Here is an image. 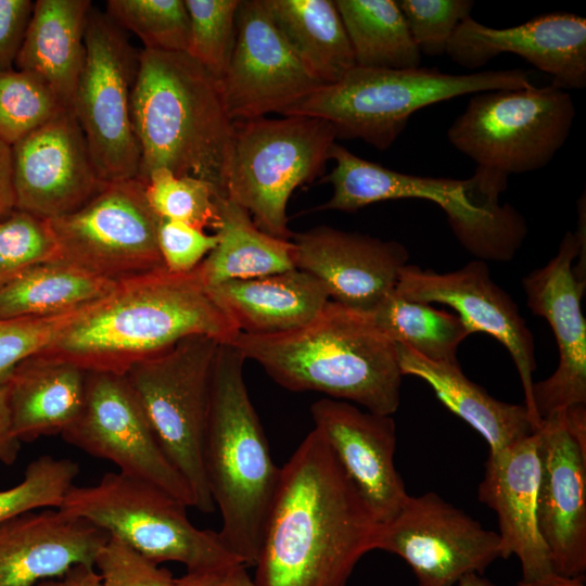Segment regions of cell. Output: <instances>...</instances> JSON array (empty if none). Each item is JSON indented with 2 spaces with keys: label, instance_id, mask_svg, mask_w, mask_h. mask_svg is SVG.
I'll return each instance as SVG.
<instances>
[{
  "label": "cell",
  "instance_id": "6da1fadb",
  "mask_svg": "<svg viewBox=\"0 0 586 586\" xmlns=\"http://www.w3.org/2000/svg\"><path fill=\"white\" fill-rule=\"evenodd\" d=\"M373 512L314 429L280 468L255 586H346L373 550Z\"/></svg>",
  "mask_w": 586,
  "mask_h": 586
},
{
  "label": "cell",
  "instance_id": "7a4b0ae2",
  "mask_svg": "<svg viewBox=\"0 0 586 586\" xmlns=\"http://www.w3.org/2000/svg\"><path fill=\"white\" fill-rule=\"evenodd\" d=\"M200 265L188 272L162 267L116 282L31 357L125 375L189 336L231 344L240 331L212 297Z\"/></svg>",
  "mask_w": 586,
  "mask_h": 586
},
{
  "label": "cell",
  "instance_id": "3957f363",
  "mask_svg": "<svg viewBox=\"0 0 586 586\" xmlns=\"http://www.w3.org/2000/svg\"><path fill=\"white\" fill-rule=\"evenodd\" d=\"M231 345L282 387L320 392L392 416L403 374L396 345L370 315L329 301L307 324L277 334L240 332Z\"/></svg>",
  "mask_w": 586,
  "mask_h": 586
},
{
  "label": "cell",
  "instance_id": "277c9868",
  "mask_svg": "<svg viewBox=\"0 0 586 586\" xmlns=\"http://www.w3.org/2000/svg\"><path fill=\"white\" fill-rule=\"evenodd\" d=\"M138 179L156 169L211 183L226 196L234 124L220 82L186 52L142 49L131 93Z\"/></svg>",
  "mask_w": 586,
  "mask_h": 586
},
{
  "label": "cell",
  "instance_id": "5b68a950",
  "mask_svg": "<svg viewBox=\"0 0 586 586\" xmlns=\"http://www.w3.org/2000/svg\"><path fill=\"white\" fill-rule=\"evenodd\" d=\"M244 357L221 343L215 359L203 466L209 494L219 509L217 532L226 548L255 566L280 468L244 382Z\"/></svg>",
  "mask_w": 586,
  "mask_h": 586
},
{
  "label": "cell",
  "instance_id": "8992f818",
  "mask_svg": "<svg viewBox=\"0 0 586 586\" xmlns=\"http://www.w3.org/2000/svg\"><path fill=\"white\" fill-rule=\"evenodd\" d=\"M523 69L448 74L436 68H366L355 66L339 81L324 85L285 115L321 118L337 138L361 139L378 150L388 149L411 115L456 97L531 86Z\"/></svg>",
  "mask_w": 586,
  "mask_h": 586
},
{
  "label": "cell",
  "instance_id": "52a82bcc",
  "mask_svg": "<svg viewBox=\"0 0 586 586\" xmlns=\"http://www.w3.org/2000/svg\"><path fill=\"white\" fill-rule=\"evenodd\" d=\"M233 124L226 196L245 208L262 231L291 240L289 199L323 173L336 131L328 122L304 115Z\"/></svg>",
  "mask_w": 586,
  "mask_h": 586
},
{
  "label": "cell",
  "instance_id": "ba28073f",
  "mask_svg": "<svg viewBox=\"0 0 586 586\" xmlns=\"http://www.w3.org/2000/svg\"><path fill=\"white\" fill-rule=\"evenodd\" d=\"M220 344L205 335L189 336L135 364L125 374L165 455L188 484L193 508L203 513L215 509L203 447Z\"/></svg>",
  "mask_w": 586,
  "mask_h": 586
},
{
  "label": "cell",
  "instance_id": "9c48e42d",
  "mask_svg": "<svg viewBox=\"0 0 586 586\" xmlns=\"http://www.w3.org/2000/svg\"><path fill=\"white\" fill-rule=\"evenodd\" d=\"M187 508L161 488L119 472H107L92 485H74L59 507L157 564L175 561L200 570L241 562L217 532L196 527Z\"/></svg>",
  "mask_w": 586,
  "mask_h": 586
},
{
  "label": "cell",
  "instance_id": "30bf717a",
  "mask_svg": "<svg viewBox=\"0 0 586 586\" xmlns=\"http://www.w3.org/2000/svg\"><path fill=\"white\" fill-rule=\"evenodd\" d=\"M575 118L571 94L551 84L476 93L447 130L450 144L476 167L507 175L547 166Z\"/></svg>",
  "mask_w": 586,
  "mask_h": 586
},
{
  "label": "cell",
  "instance_id": "8fae6325",
  "mask_svg": "<svg viewBox=\"0 0 586 586\" xmlns=\"http://www.w3.org/2000/svg\"><path fill=\"white\" fill-rule=\"evenodd\" d=\"M139 53L125 30L106 13L91 8L73 111L105 182L139 176L140 148L131 114Z\"/></svg>",
  "mask_w": 586,
  "mask_h": 586
},
{
  "label": "cell",
  "instance_id": "7c38bea8",
  "mask_svg": "<svg viewBox=\"0 0 586 586\" xmlns=\"http://www.w3.org/2000/svg\"><path fill=\"white\" fill-rule=\"evenodd\" d=\"M158 221L138 178L109 182L77 211L49 219L59 260L112 282L164 267Z\"/></svg>",
  "mask_w": 586,
  "mask_h": 586
},
{
  "label": "cell",
  "instance_id": "4fadbf2b",
  "mask_svg": "<svg viewBox=\"0 0 586 586\" xmlns=\"http://www.w3.org/2000/svg\"><path fill=\"white\" fill-rule=\"evenodd\" d=\"M374 549L404 559L417 586H457L501 558L498 533L434 492L409 495L393 519L379 524Z\"/></svg>",
  "mask_w": 586,
  "mask_h": 586
},
{
  "label": "cell",
  "instance_id": "5bb4252c",
  "mask_svg": "<svg viewBox=\"0 0 586 586\" xmlns=\"http://www.w3.org/2000/svg\"><path fill=\"white\" fill-rule=\"evenodd\" d=\"M61 435L82 451L114 463L119 473L194 506L188 484L165 455L125 375L87 372L82 408Z\"/></svg>",
  "mask_w": 586,
  "mask_h": 586
},
{
  "label": "cell",
  "instance_id": "9a60e30c",
  "mask_svg": "<svg viewBox=\"0 0 586 586\" xmlns=\"http://www.w3.org/2000/svg\"><path fill=\"white\" fill-rule=\"evenodd\" d=\"M577 208V231H566L557 254L523 279L527 306L550 324L559 351L555 372L533 383V405L540 421L586 405V320L582 311L586 280L574 271V260H585L584 198H579Z\"/></svg>",
  "mask_w": 586,
  "mask_h": 586
},
{
  "label": "cell",
  "instance_id": "2e32d148",
  "mask_svg": "<svg viewBox=\"0 0 586 586\" xmlns=\"http://www.w3.org/2000/svg\"><path fill=\"white\" fill-rule=\"evenodd\" d=\"M220 88L233 122L285 115L322 85L293 53L264 0H241Z\"/></svg>",
  "mask_w": 586,
  "mask_h": 586
},
{
  "label": "cell",
  "instance_id": "e0dca14e",
  "mask_svg": "<svg viewBox=\"0 0 586 586\" xmlns=\"http://www.w3.org/2000/svg\"><path fill=\"white\" fill-rule=\"evenodd\" d=\"M395 291L410 301L445 304L457 311L470 334L485 332L499 341L517 367L534 431L540 428L532 397L536 368L533 335L514 301L492 280L485 262L472 260L443 273L407 264Z\"/></svg>",
  "mask_w": 586,
  "mask_h": 586
},
{
  "label": "cell",
  "instance_id": "ac0fdd59",
  "mask_svg": "<svg viewBox=\"0 0 586 586\" xmlns=\"http://www.w3.org/2000/svg\"><path fill=\"white\" fill-rule=\"evenodd\" d=\"M12 155L15 208L43 219L77 211L109 183L71 109L13 144Z\"/></svg>",
  "mask_w": 586,
  "mask_h": 586
},
{
  "label": "cell",
  "instance_id": "d6986e66",
  "mask_svg": "<svg viewBox=\"0 0 586 586\" xmlns=\"http://www.w3.org/2000/svg\"><path fill=\"white\" fill-rule=\"evenodd\" d=\"M295 266L315 277L330 301L370 315L396 286L409 252L399 242L320 226L293 233Z\"/></svg>",
  "mask_w": 586,
  "mask_h": 586
},
{
  "label": "cell",
  "instance_id": "ffe728a7",
  "mask_svg": "<svg viewBox=\"0 0 586 586\" xmlns=\"http://www.w3.org/2000/svg\"><path fill=\"white\" fill-rule=\"evenodd\" d=\"M501 53L523 58L563 89L586 87V20L550 12L509 28H493L471 16L451 37L446 54L458 65L476 69Z\"/></svg>",
  "mask_w": 586,
  "mask_h": 586
},
{
  "label": "cell",
  "instance_id": "44dd1931",
  "mask_svg": "<svg viewBox=\"0 0 586 586\" xmlns=\"http://www.w3.org/2000/svg\"><path fill=\"white\" fill-rule=\"evenodd\" d=\"M536 431L539 531L553 572L582 576L586 572V447L570 433L563 411L543 420Z\"/></svg>",
  "mask_w": 586,
  "mask_h": 586
},
{
  "label": "cell",
  "instance_id": "7402d4cb",
  "mask_svg": "<svg viewBox=\"0 0 586 586\" xmlns=\"http://www.w3.org/2000/svg\"><path fill=\"white\" fill-rule=\"evenodd\" d=\"M310 412L314 429L329 445L378 522L393 519L409 496L394 463L393 418L332 398L315 402Z\"/></svg>",
  "mask_w": 586,
  "mask_h": 586
},
{
  "label": "cell",
  "instance_id": "603a6c76",
  "mask_svg": "<svg viewBox=\"0 0 586 586\" xmlns=\"http://www.w3.org/2000/svg\"><path fill=\"white\" fill-rule=\"evenodd\" d=\"M539 436L534 431L512 445L488 454L479 500L497 515L501 558L515 556L522 578L553 572L538 526Z\"/></svg>",
  "mask_w": 586,
  "mask_h": 586
},
{
  "label": "cell",
  "instance_id": "cb8c5ba5",
  "mask_svg": "<svg viewBox=\"0 0 586 586\" xmlns=\"http://www.w3.org/2000/svg\"><path fill=\"white\" fill-rule=\"evenodd\" d=\"M109 537L59 508L17 515L0 525V586H37L76 565H94Z\"/></svg>",
  "mask_w": 586,
  "mask_h": 586
},
{
  "label": "cell",
  "instance_id": "d4e9b609",
  "mask_svg": "<svg viewBox=\"0 0 586 586\" xmlns=\"http://www.w3.org/2000/svg\"><path fill=\"white\" fill-rule=\"evenodd\" d=\"M240 332L277 334L313 321L329 303L323 285L297 268L207 286Z\"/></svg>",
  "mask_w": 586,
  "mask_h": 586
},
{
  "label": "cell",
  "instance_id": "484cf974",
  "mask_svg": "<svg viewBox=\"0 0 586 586\" xmlns=\"http://www.w3.org/2000/svg\"><path fill=\"white\" fill-rule=\"evenodd\" d=\"M89 0H37L15 61L18 71L40 78L73 110L85 61Z\"/></svg>",
  "mask_w": 586,
  "mask_h": 586
},
{
  "label": "cell",
  "instance_id": "4316f807",
  "mask_svg": "<svg viewBox=\"0 0 586 586\" xmlns=\"http://www.w3.org/2000/svg\"><path fill=\"white\" fill-rule=\"evenodd\" d=\"M395 345L402 374L415 375L426 382L450 411L483 436L491 453L501 450L534 432L524 404H509L494 398L463 374L459 362H435L406 345Z\"/></svg>",
  "mask_w": 586,
  "mask_h": 586
},
{
  "label": "cell",
  "instance_id": "83f0119b",
  "mask_svg": "<svg viewBox=\"0 0 586 586\" xmlns=\"http://www.w3.org/2000/svg\"><path fill=\"white\" fill-rule=\"evenodd\" d=\"M86 374L66 362L22 361L7 381L14 436L22 443L62 434L82 408Z\"/></svg>",
  "mask_w": 586,
  "mask_h": 586
},
{
  "label": "cell",
  "instance_id": "f1b7e54d",
  "mask_svg": "<svg viewBox=\"0 0 586 586\" xmlns=\"http://www.w3.org/2000/svg\"><path fill=\"white\" fill-rule=\"evenodd\" d=\"M217 207L218 242L200 265L207 286L296 268L292 240L262 231L249 212L227 196L217 198Z\"/></svg>",
  "mask_w": 586,
  "mask_h": 586
},
{
  "label": "cell",
  "instance_id": "f546056e",
  "mask_svg": "<svg viewBox=\"0 0 586 586\" xmlns=\"http://www.w3.org/2000/svg\"><path fill=\"white\" fill-rule=\"evenodd\" d=\"M264 3L293 53L322 86L339 81L356 66L334 1L264 0Z\"/></svg>",
  "mask_w": 586,
  "mask_h": 586
},
{
  "label": "cell",
  "instance_id": "4dcf8cb0",
  "mask_svg": "<svg viewBox=\"0 0 586 586\" xmlns=\"http://www.w3.org/2000/svg\"><path fill=\"white\" fill-rule=\"evenodd\" d=\"M115 284L59 259L39 263L0 284V319L62 314L102 298Z\"/></svg>",
  "mask_w": 586,
  "mask_h": 586
},
{
  "label": "cell",
  "instance_id": "1f68e13d",
  "mask_svg": "<svg viewBox=\"0 0 586 586\" xmlns=\"http://www.w3.org/2000/svg\"><path fill=\"white\" fill-rule=\"evenodd\" d=\"M356 66L418 68L421 52L415 43L397 1L336 0Z\"/></svg>",
  "mask_w": 586,
  "mask_h": 586
},
{
  "label": "cell",
  "instance_id": "d6a6232c",
  "mask_svg": "<svg viewBox=\"0 0 586 586\" xmlns=\"http://www.w3.org/2000/svg\"><path fill=\"white\" fill-rule=\"evenodd\" d=\"M370 317L391 341L435 362L457 364L458 347L470 335L458 315L407 300L395 289Z\"/></svg>",
  "mask_w": 586,
  "mask_h": 586
},
{
  "label": "cell",
  "instance_id": "836d02e7",
  "mask_svg": "<svg viewBox=\"0 0 586 586\" xmlns=\"http://www.w3.org/2000/svg\"><path fill=\"white\" fill-rule=\"evenodd\" d=\"M334 167L323 179L333 187L332 196L317 209L353 213L387 200L429 199L435 177L410 175L361 158L343 145L333 144Z\"/></svg>",
  "mask_w": 586,
  "mask_h": 586
},
{
  "label": "cell",
  "instance_id": "e575fe53",
  "mask_svg": "<svg viewBox=\"0 0 586 586\" xmlns=\"http://www.w3.org/2000/svg\"><path fill=\"white\" fill-rule=\"evenodd\" d=\"M105 13L123 30L137 35L143 49L188 50L190 21L184 0H109Z\"/></svg>",
  "mask_w": 586,
  "mask_h": 586
},
{
  "label": "cell",
  "instance_id": "d590c367",
  "mask_svg": "<svg viewBox=\"0 0 586 586\" xmlns=\"http://www.w3.org/2000/svg\"><path fill=\"white\" fill-rule=\"evenodd\" d=\"M143 183L146 201L160 219L184 222L201 230L216 229L217 198L221 195L211 183L163 168L153 170Z\"/></svg>",
  "mask_w": 586,
  "mask_h": 586
},
{
  "label": "cell",
  "instance_id": "8d00e7d4",
  "mask_svg": "<svg viewBox=\"0 0 586 586\" xmlns=\"http://www.w3.org/2000/svg\"><path fill=\"white\" fill-rule=\"evenodd\" d=\"M66 109L33 74L16 68L0 72V139L10 145Z\"/></svg>",
  "mask_w": 586,
  "mask_h": 586
},
{
  "label": "cell",
  "instance_id": "74e56055",
  "mask_svg": "<svg viewBox=\"0 0 586 586\" xmlns=\"http://www.w3.org/2000/svg\"><path fill=\"white\" fill-rule=\"evenodd\" d=\"M189 14L188 53L221 80L235 40L240 0H184Z\"/></svg>",
  "mask_w": 586,
  "mask_h": 586
},
{
  "label": "cell",
  "instance_id": "f35d334b",
  "mask_svg": "<svg viewBox=\"0 0 586 586\" xmlns=\"http://www.w3.org/2000/svg\"><path fill=\"white\" fill-rule=\"evenodd\" d=\"M78 473V463L71 459L50 455L36 458L18 484L0 491V525L29 511L59 508Z\"/></svg>",
  "mask_w": 586,
  "mask_h": 586
},
{
  "label": "cell",
  "instance_id": "ab89813d",
  "mask_svg": "<svg viewBox=\"0 0 586 586\" xmlns=\"http://www.w3.org/2000/svg\"><path fill=\"white\" fill-rule=\"evenodd\" d=\"M59 259L48 219L14 209L0 219V284L24 269Z\"/></svg>",
  "mask_w": 586,
  "mask_h": 586
},
{
  "label": "cell",
  "instance_id": "60d3db41",
  "mask_svg": "<svg viewBox=\"0 0 586 586\" xmlns=\"http://www.w3.org/2000/svg\"><path fill=\"white\" fill-rule=\"evenodd\" d=\"M411 37L421 54H446L457 27L471 15V0H399Z\"/></svg>",
  "mask_w": 586,
  "mask_h": 586
},
{
  "label": "cell",
  "instance_id": "b9f144b4",
  "mask_svg": "<svg viewBox=\"0 0 586 586\" xmlns=\"http://www.w3.org/2000/svg\"><path fill=\"white\" fill-rule=\"evenodd\" d=\"M89 304L48 317L0 319V383H5L22 361L49 345Z\"/></svg>",
  "mask_w": 586,
  "mask_h": 586
},
{
  "label": "cell",
  "instance_id": "7bdbcfd3",
  "mask_svg": "<svg viewBox=\"0 0 586 586\" xmlns=\"http://www.w3.org/2000/svg\"><path fill=\"white\" fill-rule=\"evenodd\" d=\"M103 586H176L171 572L110 536L94 561Z\"/></svg>",
  "mask_w": 586,
  "mask_h": 586
},
{
  "label": "cell",
  "instance_id": "ee69618b",
  "mask_svg": "<svg viewBox=\"0 0 586 586\" xmlns=\"http://www.w3.org/2000/svg\"><path fill=\"white\" fill-rule=\"evenodd\" d=\"M216 233L184 222L160 219L157 244L164 267L171 272H188L195 269L215 249Z\"/></svg>",
  "mask_w": 586,
  "mask_h": 586
},
{
  "label": "cell",
  "instance_id": "f6af8a7d",
  "mask_svg": "<svg viewBox=\"0 0 586 586\" xmlns=\"http://www.w3.org/2000/svg\"><path fill=\"white\" fill-rule=\"evenodd\" d=\"M35 2L0 0V72L13 69Z\"/></svg>",
  "mask_w": 586,
  "mask_h": 586
},
{
  "label": "cell",
  "instance_id": "bcb514c9",
  "mask_svg": "<svg viewBox=\"0 0 586 586\" xmlns=\"http://www.w3.org/2000/svg\"><path fill=\"white\" fill-rule=\"evenodd\" d=\"M176 586H255L253 577L241 562L200 570H187L176 578Z\"/></svg>",
  "mask_w": 586,
  "mask_h": 586
},
{
  "label": "cell",
  "instance_id": "7dc6e473",
  "mask_svg": "<svg viewBox=\"0 0 586 586\" xmlns=\"http://www.w3.org/2000/svg\"><path fill=\"white\" fill-rule=\"evenodd\" d=\"M21 442L12 431L8 384L0 383V462L12 464L17 458Z\"/></svg>",
  "mask_w": 586,
  "mask_h": 586
},
{
  "label": "cell",
  "instance_id": "c3c4849f",
  "mask_svg": "<svg viewBox=\"0 0 586 586\" xmlns=\"http://www.w3.org/2000/svg\"><path fill=\"white\" fill-rule=\"evenodd\" d=\"M15 208L12 145L0 139V219Z\"/></svg>",
  "mask_w": 586,
  "mask_h": 586
},
{
  "label": "cell",
  "instance_id": "681fc988",
  "mask_svg": "<svg viewBox=\"0 0 586 586\" xmlns=\"http://www.w3.org/2000/svg\"><path fill=\"white\" fill-rule=\"evenodd\" d=\"M37 586H103L94 565L80 564L62 576L43 581Z\"/></svg>",
  "mask_w": 586,
  "mask_h": 586
},
{
  "label": "cell",
  "instance_id": "f907efd6",
  "mask_svg": "<svg viewBox=\"0 0 586 586\" xmlns=\"http://www.w3.org/2000/svg\"><path fill=\"white\" fill-rule=\"evenodd\" d=\"M512 586H586L585 575L569 577L558 574L556 572H549L535 578L524 579L521 578Z\"/></svg>",
  "mask_w": 586,
  "mask_h": 586
},
{
  "label": "cell",
  "instance_id": "816d5d0a",
  "mask_svg": "<svg viewBox=\"0 0 586 586\" xmlns=\"http://www.w3.org/2000/svg\"><path fill=\"white\" fill-rule=\"evenodd\" d=\"M457 586H496L488 578L475 573L464 575Z\"/></svg>",
  "mask_w": 586,
  "mask_h": 586
}]
</instances>
